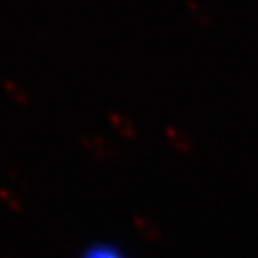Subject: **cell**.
<instances>
[{
	"label": "cell",
	"instance_id": "6da1fadb",
	"mask_svg": "<svg viewBox=\"0 0 258 258\" xmlns=\"http://www.w3.org/2000/svg\"><path fill=\"white\" fill-rule=\"evenodd\" d=\"M80 258H128L122 248L112 243H97L84 251Z\"/></svg>",
	"mask_w": 258,
	"mask_h": 258
},
{
	"label": "cell",
	"instance_id": "7a4b0ae2",
	"mask_svg": "<svg viewBox=\"0 0 258 258\" xmlns=\"http://www.w3.org/2000/svg\"><path fill=\"white\" fill-rule=\"evenodd\" d=\"M186 7H188L190 15L199 22V24L207 25V27L213 24L212 12L202 2H199V0H186Z\"/></svg>",
	"mask_w": 258,
	"mask_h": 258
},
{
	"label": "cell",
	"instance_id": "3957f363",
	"mask_svg": "<svg viewBox=\"0 0 258 258\" xmlns=\"http://www.w3.org/2000/svg\"><path fill=\"white\" fill-rule=\"evenodd\" d=\"M4 89L7 90V93L12 97V100H15L20 105H27L29 103V95L25 93V90L17 84L15 80H10V79H5L4 80Z\"/></svg>",
	"mask_w": 258,
	"mask_h": 258
}]
</instances>
